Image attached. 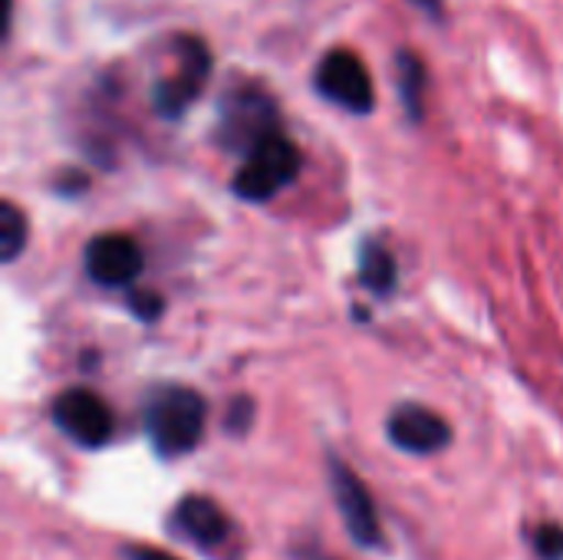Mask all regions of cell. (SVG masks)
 I'll return each mask as SVG.
<instances>
[{
    "mask_svg": "<svg viewBox=\"0 0 563 560\" xmlns=\"http://www.w3.org/2000/svg\"><path fill=\"white\" fill-rule=\"evenodd\" d=\"M26 248V215L13 205L3 201L0 205V261L13 264Z\"/></svg>",
    "mask_w": 563,
    "mask_h": 560,
    "instance_id": "4fadbf2b",
    "label": "cell"
},
{
    "mask_svg": "<svg viewBox=\"0 0 563 560\" xmlns=\"http://www.w3.org/2000/svg\"><path fill=\"white\" fill-rule=\"evenodd\" d=\"M132 310L142 317V320H155L162 314V300L155 294H135L132 297Z\"/></svg>",
    "mask_w": 563,
    "mask_h": 560,
    "instance_id": "2e32d148",
    "label": "cell"
},
{
    "mask_svg": "<svg viewBox=\"0 0 563 560\" xmlns=\"http://www.w3.org/2000/svg\"><path fill=\"white\" fill-rule=\"evenodd\" d=\"M313 89L353 112V116H369L376 109V83L366 69V63L360 59V53L346 50V46H333L320 56L317 69H313Z\"/></svg>",
    "mask_w": 563,
    "mask_h": 560,
    "instance_id": "5b68a950",
    "label": "cell"
},
{
    "mask_svg": "<svg viewBox=\"0 0 563 560\" xmlns=\"http://www.w3.org/2000/svg\"><path fill=\"white\" fill-rule=\"evenodd\" d=\"M53 422L82 449H102L115 432V416L109 403L92 389H63L53 399Z\"/></svg>",
    "mask_w": 563,
    "mask_h": 560,
    "instance_id": "8992f818",
    "label": "cell"
},
{
    "mask_svg": "<svg viewBox=\"0 0 563 560\" xmlns=\"http://www.w3.org/2000/svg\"><path fill=\"white\" fill-rule=\"evenodd\" d=\"M389 442L409 455H435L452 442V426L422 403H402L389 413L386 422Z\"/></svg>",
    "mask_w": 563,
    "mask_h": 560,
    "instance_id": "9c48e42d",
    "label": "cell"
},
{
    "mask_svg": "<svg viewBox=\"0 0 563 560\" xmlns=\"http://www.w3.org/2000/svg\"><path fill=\"white\" fill-rule=\"evenodd\" d=\"M396 66V86H399V102L409 116V122L426 119V92H429V69L422 56L409 46H399L393 56Z\"/></svg>",
    "mask_w": 563,
    "mask_h": 560,
    "instance_id": "8fae6325",
    "label": "cell"
},
{
    "mask_svg": "<svg viewBox=\"0 0 563 560\" xmlns=\"http://www.w3.org/2000/svg\"><path fill=\"white\" fill-rule=\"evenodd\" d=\"M531 545L541 560H563V528L561 525H538Z\"/></svg>",
    "mask_w": 563,
    "mask_h": 560,
    "instance_id": "5bb4252c",
    "label": "cell"
},
{
    "mask_svg": "<svg viewBox=\"0 0 563 560\" xmlns=\"http://www.w3.org/2000/svg\"><path fill=\"white\" fill-rule=\"evenodd\" d=\"M409 3H412L416 10H422V13H426L429 20H435V23L445 20V0H409Z\"/></svg>",
    "mask_w": 563,
    "mask_h": 560,
    "instance_id": "e0dca14e",
    "label": "cell"
},
{
    "mask_svg": "<svg viewBox=\"0 0 563 560\" xmlns=\"http://www.w3.org/2000/svg\"><path fill=\"white\" fill-rule=\"evenodd\" d=\"M82 188H86V175H79V172H69L66 182H56V191H63V195H76Z\"/></svg>",
    "mask_w": 563,
    "mask_h": 560,
    "instance_id": "d6986e66",
    "label": "cell"
},
{
    "mask_svg": "<svg viewBox=\"0 0 563 560\" xmlns=\"http://www.w3.org/2000/svg\"><path fill=\"white\" fill-rule=\"evenodd\" d=\"M300 168H303L300 145L290 135L277 132V135L264 139L254 152H247L241 158V165H238V172L231 178V191L241 201L261 205V201L277 198L287 185H294Z\"/></svg>",
    "mask_w": 563,
    "mask_h": 560,
    "instance_id": "277c9868",
    "label": "cell"
},
{
    "mask_svg": "<svg viewBox=\"0 0 563 560\" xmlns=\"http://www.w3.org/2000/svg\"><path fill=\"white\" fill-rule=\"evenodd\" d=\"M168 56H172V66L165 73H158L152 83V109L162 119L175 122L201 99V92L211 79L214 56H211L208 43L195 33H178L168 43Z\"/></svg>",
    "mask_w": 563,
    "mask_h": 560,
    "instance_id": "3957f363",
    "label": "cell"
},
{
    "mask_svg": "<svg viewBox=\"0 0 563 560\" xmlns=\"http://www.w3.org/2000/svg\"><path fill=\"white\" fill-rule=\"evenodd\" d=\"M360 281H363V287H369L379 297H389L396 290L399 271H396V257L389 254L386 244L363 241V248H360Z\"/></svg>",
    "mask_w": 563,
    "mask_h": 560,
    "instance_id": "7c38bea8",
    "label": "cell"
},
{
    "mask_svg": "<svg viewBox=\"0 0 563 560\" xmlns=\"http://www.w3.org/2000/svg\"><path fill=\"white\" fill-rule=\"evenodd\" d=\"M82 267L99 287H129L145 267V251L132 234H96L82 251Z\"/></svg>",
    "mask_w": 563,
    "mask_h": 560,
    "instance_id": "ba28073f",
    "label": "cell"
},
{
    "mask_svg": "<svg viewBox=\"0 0 563 560\" xmlns=\"http://www.w3.org/2000/svg\"><path fill=\"white\" fill-rule=\"evenodd\" d=\"M300 560H333V558H327V554H303Z\"/></svg>",
    "mask_w": 563,
    "mask_h": 560,
    "instance_id": "ffe728a7",
    "label": "cell"
},
{
    "mask_svg": "<svg viewBox=\"0 0 563 560\" xmlns=\"http://www.w3.org/2000/svg\"><path fill=\"white\" fill-rule=\"evenodd\" d=\"M251 419H254V403H251L247 396H238V399L231 403V409H228L224 426H228V432H247Z\"/></svg>",
    "mask_w": 563,
    "mask_h": 560,
    "instance_id": "9a60e30c",
    "label": "cell"
},
{
    "mask_svg": "<svg viewBox=\"0 0 563 560\" xmlns=\"http://www.w3.org/2000/svg\"><path fill=\"white\" fill-rule=\"evenodd\" d=\"M330 488H333V498L346 521L350 538L360 548H383L386 538H383V521H379L376 502H373L369 488L360 482V475L340 459H330Z\"/></svg>",
    "mask_w": 563,
    "mask_h": 560,
    "instance_id": "52a82bcc",
    "label": "cell"
},
{
    "mask_svg": "<svg viewBox=\"0 0 563 560\" xmlns=\"http://www.w3.org/2000/svg\"><path fill=\"white\" fill-rule=\"evenodd\" d=\"M168 528H172L178 538H185L188 545L205 548V551L221 548V545L234 535V525H231L228 512H224L214 498H208V495H185V498L172 508Z\"/></svg>",
    "mask_w": 563,
    "mask_h": 560,
    "instance_id": "30bf717a",
    "label": "cell"
},
{
    "mask_svg": "<svg viewBox=\"0 0 563 560\" xmlns=\"http://www.w3.org/2000/svg\"><path fill=\"white\" fill-rule=\"evenodd\" d=\"M205 422H208V406H205L201 393H195L191 386L168 383V386H158L148 393L145 432L158 455H165V459L188 455L201 442Z\"/></svg>",
    "mask_w": 563,
    "mask_h": 560,
    "instance_id": "7a4b0ae2",
    "label": "cell"
},
{
    "mask_svg": "<svg viewBox=\"0 0 563 560\" xmlns=\"http://www.w3.org/2000/svg\"><path fill=\"white\" fill-rule=\"evenodd\" d=\"M284 132L280 106L274 92L257 79H234L218 99V129L214 142L224 152H238L241 158L254 152L264 139Z\"/></svg>",
    "mask_w": 563,
    "mask_h": 560,
    "instance_id": "6da1fadb",
    "label": "cell"
},
{
    "mask_svg": "<svg viewBox=\"0 0 563 560\" xmlns=\"http://www.w3.org/2000/svg\"><path fill=\"white\" fill-rule=\"evenodd\" d=\"M125 558L129 560H181L165 554V551H155V548H145V545H135V548H125Z\"/></svg>",
    "mask_w": 563,
    "mask_h": 560,
    "instance_id": "ac0fdd59",
    "label": "cell"
}]
</instances>
